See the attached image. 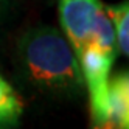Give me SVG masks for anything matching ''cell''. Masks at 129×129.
Listing matches in <instances>:
<instances>
[{
	"mask_svg": "<svg viewBox=\"0 0 129 129\" xmlns=\"http://www.w3.org/2000/svg\"><path fill=\"white\" fill-rule=\"evenodd\" d=\"M19 64L34 87L56 93H76L82 73L75 51L64 34L53 26L28 30L17 45Z\"/></svg>",
	"mask_w": 129,
	"mask_h": 129,
	"instance_id": "6da1fadb",
	"label": "cell"
},
{
	"mask_svg": "<svg viewBox=\"0 0 129 129\" xmlns=\"http://www.w3.org/2000/svg\"><path fill=\"white\" fill-rule=\"evenodd\" d=\"M101 8L100 0H59V20L76 58L90 41Z\"/></svg>",
	"mask_w": 129,
	"mask_h": 129,
	"instance_id": "7a4b0ae2",
	"label": "cell"
},
{
	"mask_svg": "<svg viewBox=\"0 0 129 129\" xmlns=\"http://www.w3.org/2000/svg\"><path fill=\"white\" fill-rule=\"evenodd\" d=\"M92 129H129V79L126 72L109 79L107 118L101 126Z\"/></svg>",
	"mask_w": 129,
	"mask_h": 129,
	"instance_id": "3957f363",
	"label": "cell"
},
{
	"mask_svg": "<svg viewBox=\"0 0 129 129\" xmlns=\"http://www.w3.org/2000/svg\"><path fill=\"white\" fill-rule=\"evenodd\" d=\"M23 112V100L0 75V129H14Z\"/></svg>",
	"mask_w": 129,
	"mask_h": 129,
	"instance_id": "277c9868",
	"label": "cell"
},
{
	"mask_svg": "<svg viewBox=\"0 0 129 129\" xmlns=\"http://www.w3.org/2000/svg\"><path fill=\"white\" fill-rule=\"evenodd\" d=\"M89 44H93L98 48L104 50L107 53H112V54H115V51H117L115 30H114L110 17L107 16L104 5L96 16V22H95V26H93V31H92Z\"/></svg>",
	"mask_w": 129,
	"mask_h": 129,
	"instance_id": "5b68a950",
	"label": "cell"
},
{
	"mask_svg": "<svg viewBox=\"0 0 129 129\" xmlns=\"http://www.w3.org/2000/svg\"><path fill=\"white\" fill-rule=\"evenodd\" d=\"M106 11L110 20H112L115 30L117 48L121 54L127 56L129 54V5L127 2H123L114 6H106Z\"/></svg>",
	"mask_w": 129,
	"mask_h": 129,
	"instance_id": "8992f818",
	"label": "cell"
}]
</instances>
